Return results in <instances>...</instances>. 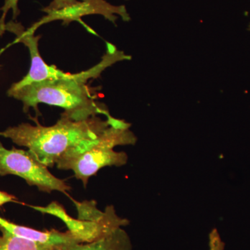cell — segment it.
<instances>
[{"label":"cell","mask_w":250,"mask_h":250,"mask_svg":"<svg viewBox=\"0 0 250 250\" xmlns=\"http://www.w3.org/2000/svg\"><path fill=\"white\" fill-rule=\"evenodd\" d=\"M131 59L129 55L117 49L113 44L106 42V52L101 61L88 70L69 73L63 78L36 82L21 88L10 87L7 94L22 102L24 113L33 108L38 115L39 105L45 104L63 108V113L77 121L98 115L108 117L111 116L109 112L104 104L95 101L87 83L91 79L98 78L107 67L116 62Z\"/></svg>","instance_id":"obj_1"},{"label":"cell","mask_w":250,"mask_h":250,"mask_svg":"<svg viewBox=\"0 0 250 250\" xmlns=\"http://www.w3.org/2000/svg\"><path fill=\"white\" fill-rule=\"evenodd\" d=\"M18 199L14 195L0 190V207L9 202H16Z\"/></svg>","instance_id":"obj_14"},{"label":"cell","mask_w":250,"mask_h":250,"mask_svg":"<svg viewBox=\"0 0 250 250\" xmlns=\"http://www.w3.org/2000/svg\"><path fill=\"white\" fill-rule=\"evenodd\" d=\"M59 247L16 236L0 228V250H58Z\"/></svg>","instance_id":"obj_10"},{"label":"cell","mask_w":250,"mask_h":250,"mask_svg":"<svg viewBox=\"0 0 250 250\" xmlns=\"http://www.w3.org/2000/svg\"><path fill=\"white\" fill-rule=\"evenodd\" d=\"M31 119L35 125L21 123L1 131L0 136L27 147L38 161L52 167L72 148L100 136L113 124L115 118L109 116L104 121L95 116L77 121L62 113L55 125L48 126L41 125L37 117Z\"/></svg>","instance_id":"obj_2"},{"label":"cell","mask_w":250,"mask_h":250,"mask_svg":"<svg viewBox=\"0 0 250 250\" xmlns=\"http://www.w3.org/2000/svg\"><path fill=\"white\" fill-rule=\"evenodd\" d=\"M73 200L78 210V219L89 221H100L103 220L106 215V210L102 212L97 208L96 202L95 201H84L79 202Z\"/></svg>","instance_id":"obj_12"},{"label":"cell","mask_w":250,"mask_h":250,"mask_svg":"<svg viewBox=\"0 0 250 250\" xmlns=\"http://www.w3.org/2000/svg\"><path fill=\"white\" fill-rule=\"evenodd\" d=\"M18 1L19 0H5L4 6L0 9L2 11V15L0 18V36H2L6 31L5 20L10 10H12L14 20H16L19 15L20 11L18 7ZM81 1L82 0H53L47 7L43 9V11H45L47 15L54 14L57 11L70 9L72 6L79 4Z\"/></svg>","instance_id":"obj_11"},{"label":"cell","mask_w":250,"mask_h":250,"mask_svg":"<svg viewBox=\"0 0 250 250\" xmlns=\"http://www.w3.org/2000/svg\"><path fill=\"white\" fill-rule=\"evenodd\" d=\"M18 176L28 185L36 187L41 191L51 193L59 191L67 195L71 187L63 179L53 175L47 166L36 159L29 150L6 149L0 142V176Z\"/></svg>","instance_id":"obj_4"},{"label":"cell","mask_w":250,"mask_h":250,"mask_svg":"<svg viewBox=\"0 0 250 250\" xmlns=\"http://www.w3.org/2000/svg\"><path fill=\"white\" fill-rule=\"evenodd\" d=\"M128 233L123 228L91 242L59 246L58 250H132Z\"/></svg>","instance_id":"obj_9"},{"label":"cell","mask_w":250,"mask_h":250,"mask_svg":"<svg viewBox=\"0 0 250 250\" xmlns=\"http://www.w3.org/2000/svg\"><path fill=\"white\" fill-rule=\"evenodd\" d=\"M130 126L129 123L115 118L113 124L98 137L83 141L65 153L56 164L57 168L72 170L86 188L90 177L103 167L126 164L127 154L116 152L113 148L136 143L137 139Z\"/></svg>","instance_id":"obj_3"},{"label":"cell","mask_w":250,"mask_h":250,"mask_svg":"<svg viewBox=\"0 0 250 250\" xmlns=\"http://www.w3.org/2000/svg\"><path fill=\"white\" fill-rule=\"evenodd\" d=\"M248 29H249V30L250 31V25H249V28H248Z\"/></svg>","instance_id":"obj_16"},{"label":"cell","mask_w":250,"mask_h":250,"mask_svg":"<svg viewBox=\"0 0 250 250\" xmlns=\"http://www.w3.org/2000/svg\"><path fill=\"white\" fill-rule=\"evenodd\" d=\"M0 228H4L6 231L16 236L49 246H62L73 243H83L68 230L65 232H62L54 229L49 231H39L35 229L17 225L6 219L1 218V216Z\"/></svg>","instance_id":"obj_8"},{"label":"cell","mask_w":250,"mask_h":250,"mask_svg":"<svg viewBox=\"0 0 250 250\" xmlns=\"http://www.w3.org/2000/svg\"><path fill=\"white\" fill-rule=\"evenodd\" d=\"M100 14L113 23H116L118 16L125 22L130 21V16L125 6H113L105 0H82L78 4L52 14L47 15L39 22L35 23L31 29L36 31L42 24L57 20H62L64 22L81 21V17L86 15Z\"/></svg>","instance_id":"obj_7"},{"label":"cell","mask_w":250,"mask_h":250,"mask_svg":"<svg viewBox=\"0 0 250 250\" xmlns=\"http://www.w3.org/2000/svg\"><path fill=\"white\" fill-rule=\"evenodd\" d=\"M9 45H8L7 47H5V48H2L0 49V57H1V54H2L3 52H4L5 50H6V49L8 47H9ZM1 66V65H0Z\"/></svg>","instance_id":"obj_15"},{"label":"cell","mask_w":250,"mask_h":250,"mask_svg":"<svg viewBox=\"0 0 250 250\" xmlns=\"http://www.w3.org/2000/svg\"><path fill=\"white\" fill-rule=\"evenodd\" d=\"M5 29L16 35V39L13 44L21 42L27 47L31 58L30 69L27 75L19 82L13 83L11 88H21L36 82L63 78L69 75L70 72L62 71L54 65L46 63L39 52L40 36H35V31L31 28L25 30L21 23L11 21L6 23Z\"/></svg>","instance_id":"obj_6"},{"label":"cell","mask_w":250,"mask_h":250,"mask_svg":"<svg viewBox=\"0 0 250 250\" xmlns=\"http://www.w3.org/2000/svg\"><path fill=\"white\" fill-rule=\"evenodd\" d=\"M30 207L41 213L54 215L60 219L66 225L68 231L83 243L95 241L129 224L126 219L122 218L116 214L113 206L106 207V216L100 221L72 218L64 207L57 202H52L46 207L30 206Z\"/></svg>","instance_id":"obj_5"},{"label":"cell","mask_w":250,"mask_h":250,"mask_svg":"<svg viewBox=\"0 0 250 250\" xmlns=\"http://www.w3.org/2000/svg\"><path fill=\"white\" fill-rule=\"evenodd\" d=\"M225 244L216 229L213 230L209 236V250H224Z\"/></svg>","instance_id":"obj_13"}]
</instances>
